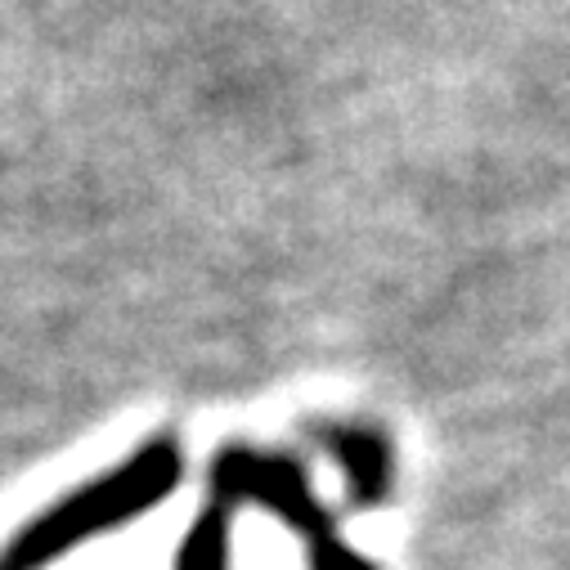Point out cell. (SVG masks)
<instances>
[{"label":"cell","instance_id":"cell-1","mask_svg":"<svg viewBox=\"0 0 570 570\" xmlns=\"http://www.w3.org/2000/svg\"><path fill=\"white\" fill-rule=\"evenodd\" d=\"M185 476V450L171 436L139 445L117 468L99 472L95 481L63 494L55 508L32 517L6 548H0V570H46L50 561L68 557L86 539L117 530L135 517L154 512Z\"/></svg>","mask_w":570,"mask_h":570},{"label":"cell","instance_id":"cell-4","mask_svg":"<svg viewBox=\"0 0 570 570\" xmlns=\"http://www.w3.org/2000/svg\"><path fill=\"white\" fill-rule=\"evenodd\" d=\"M171 570H229V512L207 503L189 525Z\"/></svg>","mask_w":570,"mask_h":570},{"label":"cell","instance_id":"cell-3","mask_svg":"<svg viewBox=\"0 0 570 570\" xmlns=\"http://www.w3.org/2000/svg\"><path fill=\"white\" fill-rule=\"evenodd\" d=\"M324 445L333 450V459L342 463L346 472V490L355 503H382L386 490H391V445L382 432H373V426H355V422H333L324 426Z\"/></svg>","mask_w":570,"mask_h":570},{"label":"cell","instance_id":"cell-2","mask_svg":"<svg viewBox=\"0 0 570 570\" xmlns=\"http://www.w3.org/2000/svg\"><path fill=\"white\" fill-rule=\"evenodd\" d=\"M207 490H212V503L225 512L256 503L269 517H278L293 534H302L311 570H377L368 557H360L342 539L333 512L315 499L311 476L293 459L269 454V450H252V445H225L212 459Z\"/></svg>","mask_w":570,"mask_h":570}]
</instances>
